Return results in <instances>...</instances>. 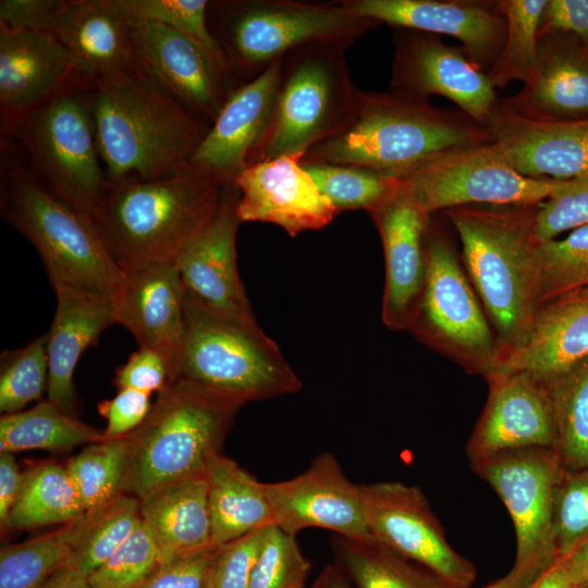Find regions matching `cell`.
I'll list each match as a JSON object with an SVG mask.
<instances>
[{
    "label": "cell",
    "mask_w": 588,
    "mask_h": 588,
    "mask_svg": "<svg viewBox=\"0 0 588 588\" xmlns=\"http://www.w3.org/2000/svg\"><path fill=\"white\" fill-rule=\"evenodd\" d=\"M87 101L108 182L180 173L210 127L138 68L90 79Z\"/></svg>",
    "instance_id": "obj_1"
},
{
    "label": "cell",
    "mask_w": 588,
    "mask_h": 588,
    "mask_svg": "<svg viewBox=\"0 0 588 588\" xmlns=\"http://www.w3.org/2000/svg\"><path fill=\"white\" fill-rule=\"evenodd\" d=\"M491 140L483 125L458 109L391 90H359L348 126L310 148L301 161L357 166L404 179L445 152Z\"/></svg>",
    "instance_id": "obj_2"
},
{
    "label": "cell",
    "mask_w": 588,
    "mask_h": 588,
    "mask_svg": "<svg viewBox=\"0 0 588 588\" xmlns=\"http://www.w3.org/2000/svg\"><path fill=\"white\" fill-rule=\"evenodd\" d=\"M222 188L216 176L191 163L162 180L108 182L93 222L122 270L175 264L213 218Z\"/></svg>",
    "instance_id": "obj_3"
},
{
    "label": "cell",
    "mask_w": 588,
    "mask_h": 588,
    "mask_svg": "<svg viewBox=\"0 0 588 588\" xmlns=\"http://www.w3.org/2000/svg\"><path fill=\"white\" fill-rule=\"evenodd\" d=\"M539 205H471L442 211L460 237L464 269L497 336L500 359L524 341L539 308Z\"/></svg>",
    "instance_id": "obj_4"
},
{
    "label": "cell",
    "mask_w": 588,
    "mask_h": 588,
    "mask_svg": "<svg viewBox=\"0 0 588 588\" xmlns=\"http://www.w3.org/2000/svg\"><path fill=\"white\" fill-rule=\"evenodd\" d=\"M1 142L0 212L35 247L51 284L64 283L114 296L124 271L91 219L50 191L24 154Z\"/></svg>",
    "instance_id": "obj_5"
},
{
    "label": "cell",
    "mask_w": 588,
    "mask_h": 588,
    "mask_svg": "<svg viewBox=\"0 0 588 588\" xmlns=\"http://www.w3.org/2000/svg\"><path fill=\"white\" fill-rule=\"evenodd\" d=\"M244 403L185 380L158 393L145 420L125 436L122 492L139 500L171 482L205 474Z\"/></svg>",
    "instance_id": "obj_6"
},
{
    "label": "cell",
    "mask_w": 588,
    "mask_h": 588,
    "mask_svg": "<svg viewBox=\"0 0 588 588\" xmlns=\"http://www.w3.org/2000/svg\"><path fill=\"white\" fill-rule=\"evenodd\" d=\"M207 20L242 84L302 46L313 42L351 46L379 24L357 15L343 1H209Z\"/></svg>",
    "instance_id": "obj_7"
},
{
    "label": "cell",
    "mask_w": 588,
    "mask_h": 588,
    "mask_svg": "<svg viewBox=\"0 0 588 588\" xmlns=\"http://www.w3.org/2000/svg\"><path fill=\"white\" fill-rule=\"evenodd\" d=\"M342 42H313L282 59L269 125L249 166L304 155L344 131L354 118L359 89L351 81Z\"/></svg>",
    "instance_id": "obj_8"
},
{
    "label": "cell",
    "mask_w": 588,
    "mask_h": 588,
    "mask_svg": "<svg viewBox=\"0 0 588 588\" xmlns=\"http://www.w3.org/2000/svg\"><path fill=\"white\" fill-rule=\"evenodd\" d=\"M172 380L189 381L244 404L293 394L303 387L265 332L219 317L187 294L185 333L171 365Z\"/></svg>",
    "instance_id": "obj_9"
},
{
    "label": "cell",
    "mask_w": 588,
    "mask_h": 588,
    "mask_svg": "<svg viewBox=\"0 0 588 588\" xmlns=\"http://www.w3.org/2000/svg\"><path fill=\"white\" fill-rule=\"evenodd\" d=\"M89 82L1 123V133L20 143L32 171L50 191L93 221L108 180L87 101Z\"/></svg>",
    "instance_id": "obj_10"
},
{
    "label": "cell",
    "mask_w": 588,
    "mask_h": 588,
    "mask_svg": "<svg viewBox=\"0 0 588 588\" xmlns=\"http://www.w3.org/2000/svg\"><path fill=\"white\" fill-rule=\"evenodd\" d=\"M417 340L487 381L500 346L456 250L431 215L426 233V274L408 329Z\"/></svg>",
    "instance_id": "obj_11"
},
{
    "label": "cell",
    "mask_w": 588,
    "mask_h": 588,
    "mask_svg": "<svg viewBox=\"0 0 588 588\" xmlns=\"http://www.w3.org/2000/svg\"><path fill=\"white\" fill-rule=\"evenodd\" d=\"M498 494L516 532L512 569L538 581L558 563L552 523L555 490L563 471L556 451L526 448L493 454L470 464Z\"/></svg>",
    "instance_id": "obj_12"
},
{
    "label": "cell",
    "mask_w": 588,
    "mask_h": 588,
    "mask_svg": "<svg viewBox=\"0 0 588 588\" xmlns=\"http://www.w3.org/2000/svg\"><path fill=\"white\" fill-rule=\"evenodd\" d=\"M401 180L430 215L471 205H539L562 181L520 174L492 140L453 149Z\"/></svg>",
    "instance_id": "obj_13"
},
{
    "label": "cell",
    "mask_w": 588,
    "mask_h": 588,
    "mask_svg": "<svg viewBox=\"0 0 588 588\" xmlns=\"http://www.w3.org/2000/svg\"><path fill=\"white\" fill-rule=\"evenodd\" d=\"M360 489L373 540L428 567L457 588L474 584L476 567L450 546L419 487L381 481L360 485Z\"/></svg>",
    "instance_id": "obj_14"
},
{
    "label": "cell",
    "mask_w": 588,
    "mask_h": 588,
    "mask_svg": "<svg viewBox=\"0 0 588 588\" xmlns=\"http://www.w3.org/2000/svg\"><path fill=\"white\" fill-rule=\"evenodd\" d=\"M394 29L390 90L422 100L442 96L485 126L497 91L463 48L448 45L440 35Z\"/></svg>",
    "instance_id": "obj_15"
},
{
    "label": "cell",
    "mask_w": 588,
    "mask_h": 588,
    "mask_svg": "<svg viewBox=\"0 0 588 588\" xmlns=\"http://www.w3.org/2000/svg\"><path fill=\"white\" fill-rule=\"evenodd\" d=\"M132 39L137 68L208 125L242 85L193 39L166 25L132 21Z\"/></svg>",
    "instance_id": "obj_16"
},
{
    "label": "cell",
    "mask_w": 588,
    "mask_h": 588,
    "mask_svg": "<svg viewBox=\"0 0 588 588\" xmlns=\"http://www.w3.org/2000/svg\"><path fill=\"white\" fill-rule=\"evenodd\" d=\"M238 189L224 184L218 209L204 231L176 259L186 294L208 311L264 332L246 296L236 264Z\"/></svg>",
    "instance_id": "obj_17"
},
{
    "label": "cell",
    "mask_w": 588,
    "mask_h": 588,
    "mask_svg": "<svg viewBox=\"0 0 588 588\" xmlns=\"http://www.w3.org/2000/svg\"><path fill=\"white\" fill-rule=\"evenodd\" d=\"M273 524L296 536L308 527L372 540L365 517L360 485L352 482L330 452L318 454L302 474L266 483Z\"/></svg>",
    "instance_id": "obj_18"
},
{
    "label": "cell",
    "mask_w": 588,
    "mask_h": 588,
    "mask_svg": "<svg viewBox=\"0 0 588 588\" xmlns=\"http://www.w3.org/2000/svg\"><path fill=\"white\" fill-rule=\"evenodd\" d=\"M359 16L394 28L452 36L469 60L487 73L505 40L506 20L499 1L490 0H346Z\"/></svg>",
    "instance_id": "obj_19"
},
{
    "label": "cell",
    "mask_w": 588,
    "mask_h": 588,
    "mask_svg": "<svg viewBox=\"0 0 588 588\" xmlns=\"http://www.w3.org/2000/svg\"><path fill=\"white\" fill-rule=\"evenodd\" d=\"M485 127L507 161L525 176L568 180L588 172V118L530 117L506 98H498Z\"/></svg>",
    "instance_id": "obj_20"
},
{
    "label": "cell",
    "mask_w": 588,
    "mask_h": 588,
    "mask_svg": "<svg viewBox=\"0 0 588 588\" xmlns=\"http://www.w3.org/2000/svg\"><path fill=\"white\" fill-rule=\"evenodd\" d=\"M487 382L488 399L466 444L469 464L510 450H555V415L543 383L524 372L497 373Z\"/></svg>",
    "instance_id": "obj_21"
},
{
    "label": "cell",
    "mask_w": 588,
    "mask_h": 588,
    "mask_svg": "<svg viewBox=\"0 0 588 588\" xmlns=\"http://www.w3.org/2000/svg\"><path fill=\"white\" fill-rule=\"evenodd\" d=\"M369 215L381 237L385 261L381 318L389 329L407 330L424 286L431 215L401 179L394 193Z\"/></svg>",
    "instance_id": "obj_22"
},
{
    "label": "cell",
    "mask_w": 588,
    "mask_h": 588,
    "mask_svg": "<svg viewBox=\"0 0 588 588\" xmlns=\"http://www.w3.org/2000/svg\"><path fill=\"white\" fill-rule=\"evenodd\" d=\"M302 155L248 166L235 179L241 222L277 224L294 237L328 225L339 213L302 166Z\"/></svg>",
    "instance_id": "obj_23"
},
{
    "label": "cell",
    "mask_w": 588,
    "mask_h": 588,
    "mask_svg": "<svg viewBox=\"0 0 588 588\" xmlns=\"http://www.w3.org/2000/svg\"><path fill=\"white\" fill-rule=\"evenodd\" d=\"M282 58L235 88L191 159V164L234 184L249 166L250 156L272 117Z\"/></svg>",
    "instance_id": "obj_24"
},
{
    "label": "cell",
    "mask_w": 588,
    "mask_h": 588,
    "mask_svg": "<svg viewBox=\"0 0 588 588\" xmlns=\"http://www.w3.org/2000/svg\"><path fill=\"white\" fill-rule=\"evenodd\" d=\"M86 79L90 78L78 62L51 34L0 25L1 123Z\"/></svg>",
    "instance_id": "obj_25"
},
{
    "label": "cell",
    "mask_w": 588,
    "mask_h": 588,
    "mask_svg": "<svg viewBox=\"0 0 588 588\" xmlns=\"http://www.w3.org/2000/svg\"><path fill=\"white\" fill-rule=\"evenodd\" d=\"M114 294L115 322L128 330L139 347L163 353L172 362L185 333L186 292L175 264H149L124 269Z\"/></svg>",
    "instance_id": "obj_26"
},
{
    "label": "cell",
    "mask_w": 588,
    "mask_h": 588,
    "mask_svg": "<svg viewBox=\"0 0 588 588\" xmlns=\"http://www.w3.org/2000/svg\"><path fill=\"white\" fill-rule=\"evenodd\" d=\"M56 313L47 334L49 379L47 400L66 415L77 417L79 401L74 371L81 356L96 345L115 322L112 296L54 283Z\"/></svg>",
    "instance_id": "obj_27"
},
{
    "label": "cell",
    "mask_w": 588,
    "mask_h": 588,
    "mask_svg": "<svg viewBox=\"0 0 588 588\" xmlns=\"http://www.w3.org/2000/svg\"><path fill=\"white\" fill-rule=\"evenodd\" d=\"M586 358L588 301L564 296L538 308L526 338L501 357L494 375L524 372L547 384Z\"/></svg>",
    "instance_id": "obj_28"
},
{
    "label": "cell",
    "mask_w": 588,
    "mask_h": 588,
    "mask_svg": "<svg viewBox=\"0 0 588 588\" xmlns=\"http://www.w3.org/2000/svg\"><path fill=\"white\" fill-rule=\"evenodd\" d=\"M536 74L507 101L548 120L588 118V46L561 32H539Z\"/></svg>",
    "instance_id": "obj_29"
},
{
    "label": "cell",
    "mask_w": 588,
    "mask_h": 588,
    "mask_svg": "<svg viewBox=\"0 0 588 588\" xmlns=\"http://www.w3.org/2000/svg\"><path fill=\"white\" fill-rule=\"evenodd\" d=\"M96 78L136 69L132 21L117 0H68L48 32Z\"/></svg>",
    "instance_id": "obj_30"
},
{
    "label": "cell",
    "mask_w": 588,
    "mask_h": 588,
    "mask_svg": "<svg viewBox=\"0 0 588 588\" xmlns=\"http://www.w3.org/2000/svg\"><path fill=\"white\" fill-rule=\"evenodd\" d=\"M140 518L158 551L159 563L215 546L206 474L166 485L140 500Z\"/></svg>",
    "instance_id": "obj_31"
},
{
    "label": "cell",
    "mask_w": 588,
    "mask_h": 588,
    "mask_svg": "<svg viewBox=\"0 0 588 588\" xmlns=\"http://www.w3.org/2000/svg\"><path fill=\"white\" fill-rule=\"evenodd\" d=\"M211 540L221 546L273 524L266 483L258 481L221 451L206 464Z\"/></svg>",
    "instance_id": "obj_32"
},
{
    "label": "cell",
    "mask_w": 588,
    "mask_h": 588,
    "mask_svg": "<svg viewBox=\"0 0 588 588\" xmlns=\"http://www.w3.org/2000/svg\"><path fill=\"white\" fill-rule=\"evenodd\" d=\"M334 564L357 588H457L428 567L376 540L334 536Z\"/></svg>",
    "instance_id": "obj_33"
},
{
    "label": "cell",
    "mask_w": 588,
    "mask_h": 588,
    "mask_svg": "<svg viewBox=\"0 0 588 588\" xmlns=\"http://www.w3.org/2000/svg\"><path fill=\"white\" fill-rule=\"evenodd\" d=\"M84 514L65 467L42 463L22 474L17 497L3 526L22 530L66 524Z\"/></svg>",
    "instance_id": "obj_34"
},
{
    "label": "cell",
    "mask_w": 588,
    "mask_h": 588,
    "mask_svg": "<svg viewBox=\"0 0 588 588\" xmlns=\"http://www.w3.org/2000/svg\"><path fill=\"white\" fill-rule=\"evenodd\" d=\"M103 439V432L66 415L48 400L0 418V452L40 449L59 453Z\"/></svg>",
    "instance_id": "obj_35"
},
{
    "label": "cell",
    "mask_w": 588,
    "mask_h": 588,
    "mask_svg": "<svg viewBox=\"0 0 588 588\" xmlns=\"http://www.w3.org/2000/svg\"><path fill=\"white\" fill-rule=\"evenodd\" d=\"M89 522V513L44 534L0 550V588H44L66 564Z\"/></svg>",
    "instance_id": "obj_36"
},
{
    "label": "cell",
    "mask_w": 588,
    "mask_h": 588,
    "mask_svg": "<svg viewBox=\"0 0 588 588\" xmlns=\"http://www.w3.org/2000/svg\"><path fill=\"white\" fill-rule=\"evenodd\" d=\"M555 421V451L564 470H588V358L544 384Z\"/></svg>",
    "instance_id": "obj_37"
},
{
    "label": "cell",
    "mask_w": 588,
    "mask_h": 588,
    "mask_svg": "<svg viewBox=\"0 0 588 588\" xmlns=\"http://www.w3.org/2000/svg\"><path fill=\"white\" fill-rule=\"evenodd\" d=\"M549 0H499L506 20L502 51L486 73L491 85L504 88L514 81L526 84L539 64L538 39Z\"/></svg>",
    "instance_id": "obj_38"
},
{
    "label": "cell",
    "mask_w": 588,
    "mask_h": 588,
    "mask_svg": "<svg viewBox=\"0 0 588 588\" xmlns=\"http://www.w3.org/2000/svg\"><path fill=\"white\" fill-rule=\"evenodd\" d=\"M140 500L121 493L100 510L89 512V522L65 566L88 577L130 537L142 520Z\"/></svg>",
    "instance_id": "obj_39"
},
{
    "label": "cell",
    "mask_w": 588,
    "mask_h": 588,
    "mask_svg": "<svg viewBox=\"0 0 588 588\" xmlns=\"http://www.w3.org/2000/svg\"><path fill=\"white\" fill-rule=\"evenodd\" d=\"M125 460L122 437L90 443L68 462L66 473L86 513L100 510L123 493Z\"/></svg>",
    "instance_id": "obj_40"
},
{
    "label": "cell",
    "mask_w": 588,
    "mask_h": 588,
    "mask_svg": "<svg viewBox=\"0 0 588 588\" xmlns=\"http://www.w3.org/2000/svg\"><path fill=\"white\" fill-rule=\"evenodd\" d=\"M538 307L588 287V224L536 250Z\"/></svg>",
    "instance_id": "obj_41"
},
{
    "label": "cell",
    "mask_w": 588,
    "mask_h": 588,
    "mask_svg": "<svg viewBox=\"0 0 588 588\" xmlns=\"http://www.w3.org/2000/svg\"><path fill=\"white\" fill-rule=\"evenodd\" d=\"M302 166L339 213L353 209H364L369 213L384 203L400 184V179L357 166L321 162H302Z\"/></svg>",
    "instance_id": "obj_42"
},
{
    "label": "cell",
    "mask_w": 588,
    "mask_h": 588,
    "mask_svg": "<svg viewBox=\"0 0 588 588\" xmlns=\"http://www.w3.org/2000/svg\"><path fill=\"white\" fill-rule=\"evenodd\" d=\"M131 21L155 22L173 28L198 44L226 74L232 72L207 20V0H117Z\"/></svg>",
    "instance_id": "obj_43"
},
{
    "label": "cell",
    "mask_w": 588,
    "mask_h": 588,
    "mask_svg": "<svg viewBox=\"0 0 588 588\" xmlns=\"http://www.w3.org/2000/svg\"><path fill=\"white\" fill-rule=\"evenodd\" d=\"M47 334L39 335L25 346L4 351L0 358V411L14 414L47 392L49 367Z\"/></svg>",
    "instance_id": "obj_44"
},
{
    "label": "cell",
    "mask_w": 588,
    "mask_h": 588,
    "mask_svg": "<svg viewBox=\"0 0 588 588\" xmlns=\"http://www.w3.org/2000/svg\"><path fill=\"white\" fill-rule=\"evenodd\" d=\"M311 563L295 539L274 524L267 527L248 588H304Z\"/></svg>",
    "instance_id": "obj_45"
},
{
    "label": "cell",
    "mask_w": 588,
    "mask_h": 588,
    "mask_svg": "<svg viewBox=\"0 0 588 588\" xmlns=\"http://www.w3.org/2000/svg\"><path fill=\"white\" fill-rule=\"evenodd\" d=\"M552 534L558 562L588 538V470L563 469L555 490Z\"/></svg>",
    "instance_id": "obj_46"
},
{
    "label": "cell",
    "mask_w": 588,
    "mask_h": 588,
    "mask_svg": "<svg viewBox=\"0 0 588 588\" xmlns=\"http://www.w3.org/2000/svg\"><path fill=\"white\" fill-rule=\"evenodd\" d=\"M158 564L157 547L140 520L120 548L87 578L93 588H134Z\"/></svg>",
    "instance_id": "obj_47"
},
{
    "label": "cell",
    "mask_w": 588,
    "mask_h": 588,
    "mask_svg": "<svg viewBox=\"0 0 588 588\" xmlns=\"http://www.w3.org/2000/svg\"><path fill=\"white\" fill-rule=\"evenodd\" d=\"M588 224V172L562 180L537 209L535 236L539 243Z\"/></svg>",
    "instance_id": "obj_48"
},
{
    "label": "cell",
    "mask_w": 588,
    "mask_h": 588,
    "mask_svg": "<svg viewBox=\"0 0 588 588\" xmlns=\"http://www.w3.org/2000/svg\"><path fill=\"white\" fill-rule=\"evenodd\" d=\"M268 526L218 546L208 566L205 588H248Z\"/></svg>",
    "instance_id": "obj_49"
},
{
    "label": "cell",
    "mask_w": 588,
    "mask_h": 588,
    "mask_svg": "<svg viewBox=\"0 0 588 588\" xmlns=\"http://www.w3.org/2000/svg\"><path fill=\"white\" fill-rule=\"evenodd\" d=\"M217 547L210 546L159 563L134 588H205L208 566Z\"/></svg>",
    "instance_id": "obj_50"
},
{
    "label": "cell",
    "mask_w": 588,
    "mask_h": 588,
    "mask_svg": "<svg viewBox=\"0 0 588 588\" xmlns=\"http://www.w3.org/2000/svg\"><path fill=\"white\" fill-rule=\"evenodd\" d=\"M170 380V360L161 352L139 347L115 371L114 384L148 394L160 392Z\"/></svg>",
    "instance_id": "obj_51"
},
{
    "label": "cell",
    "mask_w": 588,
    "mask_h": 588,
    "mask_svg": "<svg viewBox=\"0 0 588 588\" xmlns=\"http://www.w3.org/2000/svg\"><path fill=\"white\" fill-rule=\"evenodd\" d=\"M150 394L134 389H120L115 396L98 404L107 420L105 439L122 438L135 430L151 409Z\"/></svg>",
    "instance_id": "obj_52"
},
{
    "label": "cell",
    "mask_w": 588,
    "mask_h": 588,
    "mask_svg": "<svg viewBox=\"0 0 588 588\" xmlns=\"http://www.w3.org/2000/svg\"><path fill=\"white\" fill-rule=\"evenodd\" d=\"M68 0H1L0 25L14 30L48 32Z\"/></svg>",
    "instance_id": "obj_53"
},
{
    "label": "cell",
    "mask_w": 588,
    "mask_h": 588,
    "mask_svg": "<svg viewBox=\"0 0 588 588\" xmlns=\"http://www.w3.org/2000/svg\"><path fill=\"white\" fill-rule=\"evenodd\" d=\"M540 30L571 34L588 46V0H549Z\"/></svg>",
    "instance_id": "obj_54"
},
{
    "label": "cell",
    "mask_w": 588,
    "mask_h": 588,
    "mask_svg": "<svg viewBox=\"0 0 588 588\" xmlns=\"http://www.w3.org/2000/svg\"><path fill=\"white\" fill-rule=\"evenodd\" d=\"M22 474L13 453L0 452V522L3 526L17 497Z\"/></svg>",
    "instance_id": "obj_55"
},
{
    "label": "cell",
    "mask_w": 588,
    "mask_h": 588,
    "mask_svg": "<svg viewBox=\"0 0 588 588\" xmlns=\"http://www.w3.org/2000/svg\"><path fill=\"white\" fill-rule=\"evenodd\" d=\"M559 562L564 567L572 588H588V538Z\"/></svg>",
    "instance_id": "obj_56"
},
{
    "label": "cell",
    "mask_w": 588,
    "mask_h": 588,
    "mask_svg": "<svg viewBox=\"0 0 588 588\" xmlns=\"http://www.w3.org/2000/svg\"><path fill=\"white\" fill-rule=\"evenodd\" d=\"M44 588H93L88 578L76 571L63 566L57 571Z\"/></svg>",
    "instance_id": "obj_57"
},
{
    "label": "cell",
    "mask_w": 588,
    "mask_h": 588,
    "mask_svg": "<svg viewBox=\"0 0 588 588\" xmlns=\"http://www.w3.org/2000/svg\"><path fill=\"white\" fill-rule=\"evenodd\" d=\"M311 588H352V584L335 564H329L322 568Z\"/></svg>",
    "instance_id": "obj_58"
},
{
    "label": "cell",
    "mask_w": 588,
    "mask_h": 588,
    "mask_svg": "<svg viewBox=\"0 0 588 588\" xmlns=\"http://www.w3.org/2000/svg\"><path fill=\"white\" fill-rule=\"evenodd\" d=\"M530 588H572V586L564 567L558 562Z\"/></svg>",
    "instance_id": "obj_59"
},
{
    "label": "cell",
    "mask_w": 588,
    "mask_h": 588,
    "mask_svg": "<svg viewBox=\"0 0 588 588\" xmlns=\"http://www.w3.org/2000/svg\"><path fill=\"white\" fill-rule=\"evenodd\" d=\"M536 583L511 569L505 576L483 588H530Z\"/></svg>",
    "instance_id": "obj_60"
},
{
    "label": "cell",
    "mask_w": 588,
    "mask_h": 588,
    "mask_svg": "<svg viewBox=\"0 0 588 588\" xmlns=\"http://www.w3.org/2000/svg\"><path fill=\"white\" fill-rule=\"evenodd\" d=\"M566 296H571V297H575V298H579V299H584V301H588V287L587 289H584V290H580L576 293H573V294H568ZM564 297V296H563Z\"/></svg>",
    "instance_id": "obj_61"
}]
</instances>
